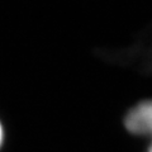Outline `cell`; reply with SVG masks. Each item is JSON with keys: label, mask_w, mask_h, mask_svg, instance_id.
<instances>
[{"label": "cell", "mask_w": 152, "mask_h": 152, "mask_svg": "<svg viewBox=\"0 0 152 152\" xmlns=\"http://www.w3.org/2000/svg\"><path fill=\"white\" fill-rule=\"evenodd\" d=\"M126 129L136 136L150 137L151 143L146 152H152V99L142 100L133 105L124 115Z\"/></svg>", "instance_id": "2"}, {"label": "cell", "mask_w": 152, "mask_h": 152, "mask_svg": "<svg viewBox=\"0 0 152 152\" xmlns=\"http://www.w3.org/2000/svg\"><path fill=\"white\" fill-rule=\"evenodd\" d=\"M1 142H3V127L1 123H0V146H1Z\"/></svg>", "instance_id": "3"}, {"label": "cell", "mask_w": 152, "mask_h": 152, "mask_svg": "<svg viewBox=\"0 0 152 152\" xmlns=\"http://www.w3.org/2000/svg\"><path fill=\"white\" fill-rule=\"evenodd\" d=\"M100 57L113 65L131 69L140 74L152 75V22L129 46L102 50Z\"/></svg>", "instance_id": "1"}]
</instances>
